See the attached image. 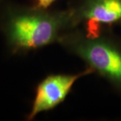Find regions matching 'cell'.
I'll list each match as a JSON object with an SVG mask.
<instances>
[{
    "instance_id": "2",
    "label": "cell",
    "mask_w": 121,
    "mask_h": 121,
    "mask_svg": "<svg viewBox=\"0 0 121 121\" xmlns=\"http://www.w3.org/2000/svg\"><path fill=\"white\" fill-rule=\"evenodd\" d=\"M58 44L82 60L121 97V36L111 28L87 31L77 27L65 32Z\"/></svg>"
},
{
    "instance_id": "6",
    "label": "cell",
    "mask_w": 121,
    "mask_h": 121,
    "mask_svg": "<svg viewBox=\"0 0 121 121\" xmlns=\"http://www.w3.org/2000/svg\"><path fill=\"white\" fill-rule=\"evenodd\" d=\"M1 1V0H0V1Z\"/></svg>"
},
{
    "instance_id": "5",
    "label": "cell",
    "mask_w": 121,
    "mask_h": 121,
    "mask_svg": "<svg viewBox=\"0 0 121 121\" xmlns=\"http://www.w3.org/2000/svg\"><path fill=\"white\" fill-rule=\"evenodd\" d=\"M57 0H36L35 5L43 8H48L50 6Z\"/></svg>"
},
{
    "instance_id": "4",
    "label": "cell",
    "mask_w": 121,
    "mask_h": 121,
    "mask_svg": "<svg viewBox=\"0 0 121 121\" xmlns=\"http://www.w3.org/2000/svg\"><path fill=\"white\" fill-rule=\"evenodd\" d=\"M91 73L94 71L86 67L78 73L52 74L47 76L36 88L35 99L26 119L32 121L39 114L56 108L65 100L79 79Z\"/></svg>"
},
{
    "instance_id": "3",
    "label": "cell",
    "mask_w": 121,
    "mask_h": 121,
    "mask_svg": "<svg viewBox=\"0 0 121 121\" xmlns=\"http://www.w3.org/2000/svg\"><path fill=\"white\" fill-rule=\"evenodd\" d=\"M67 8L75 28L95 31L121 25V0H71Z\"/></svg>"
},
{
    "instance_id": "1",
    "label": "cell",
    "mask_w": 121,
    "mask_h": 121,
    "mask_svg": "<svg viewBox=\"0 0 121 121\" xmlns=\"http://www.w3.org/2000/svg\"><path fill=\"white\" fill-rule=\"evenodd\" d=\"M69 9H51L0 1V32L12 55H22L58 42L75 28Z\"/></svg>"
}]
</instances>
